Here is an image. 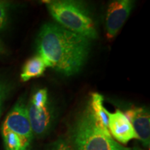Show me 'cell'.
I'll use <instances>...</instances> for the list:
<instances>
[{
    "label": "cell",
    "instance_id": "cell-1",
    "mask_svg": "<svg viewBox=\"0 0 150 150\" xmlns=\"http://www.w3.org/2000/svg\"><path fill=\"white\" fill-rule=\"evenodd\" d=\"M36 43L38 54L42 56L47 67L66 76L81 70L91 49V40L53 23L42 26Z\"/></svg>",
    "mask_w": 150,
    "mask_h": 150
},
{
    "label": "cell",
    "instance_id": "cell-2",
    "mask_svg": "<svg viewBox=\"0 0 150 150\" xmlns=\"http://www.w3.org/2000/svg\"><path fill=\"white\" fill-rule=\"evenodd\" d=\"M70 141L74 150H131L118 143L110 133L101 128L89 106L73 125Z\"/></svg>",
    "mask_w": 150,
    "mask_h": 150
},
{
    "label": "cell",
    "instance_id": "cell-3",
    "mask_svg": "<svg viewBox=\"0 0 150 150\" xmlns=\"http://www.w3.org/2000/svg\"><path fill=\"white\" fill-rule=\"evenodd\" d=\"M45 4L50 13L60 26L89 40L97 38L93 20L81 4L67 0L48 1Z\"/></svg>",
    "mask_w": 150,
    "mask_h": 150
},
{
    "label": "cell",
    "instance_id": "cell-4",
    "mask_svg": "<svg viewBox=\"0 0 150 150\" xmlns=\"http://www.w3.org/2000/svg\"><path fill=\"white\" fill-rule=\"evenodd\" d=\"M134 3L130 0H117L108 5L106 14V35L108 40H112L125 23Z\"/></svg>",
    "mask_w": 150,
    "mask_h": 150
},
{
    "label": "cell",
    "instance_id": "cell-5",
    "mask_svg": "<svg viewBox=\"0 0 150 150\" xmlns=\"http://www.w3.org/2000/svg\"><path fill=\"white\" fill-rule=\"evenodd\" d=\"M1 129H6L31 142L33 134L27 114V105L22 99L13 107L4 122Z\"/></svg>",
    "mask_w": 150,
    "mask_h": 150
},
{
    "label": "cell",
    "instance_id": "cell-6",
    "mask_svg": "<svg viewBox=\"0 0 150 150\" xmlns=\"http://www.w3.org/2000/svg\"><path fill=\"white\" fill-rule=\"evenodd\" d=\"M108 130L111 136L122 144L128 143L132 139H138L134 127L122 111L117 109L114 112L108 111Z\"/></svg>",
    "mask_w": 150,
    "mask_h": 150
},
{
    "label": "cell",
    "instance_id": "cell-7",
    "mask_svg": "<svg viewBox=\"0 0 150 150\" xmlns=\"http://www.w3.org/2000/svg\"><path fill=\"white\" fill-rule=\"evenodd\" d=\"M125 115L134 127L138 139L144 147H147L150 143V115L147 108L132 107L128 109Z\"/></svg>",
    "mask_w": 150,
    "mask_h": 150
},
{
    "label": "cell",
    "instance_id": "cell-8",
    "mask_svg": "<svg viewBox=\"0 0 150 150\" xmlns=\"http://www.w3.org/2000/svg\"><path fill=\"white\" fill-rule=\"evenodd\" d=\"M27 108L33 134L38 137L47 134L53 120V114L50 106L47 104L45 107L38 108L29 102Z\"/></svg>",
    "mask_w": 150,
    "mask_h": 150
},
{
    "label": "cell",
    "instance_id": "cell-9",
    "mask_svg": "<svg viewBox=\"0 0 150 150\" xmlns=\"http://www.w3.org/2000/svg\"><path fill=\"white\" fill-rule=\"evenodd\" d=\"M88 106L101 128L106 132L110 133L108 130V110L104 106V97L102 95L97 93L92 94Z\"/></svg>",
    "mask_w": 150,
    "mask_h": 150
},
{
    "label": "cell",
    "instance_id": "cell-10",
    "mask_svg": "<svg viewBox=\"0 0 150 150\" xmlns=\"http://www.w3.org/2000/svg\"><path fill=\"white\" fill-rule=\"evenodd\" d=\"M47 67V65L42 56L37 54L25 63L20 74L21 80L27 81L33 78L39 77L44 74Z\"/></svg>",
    "mask_w": 150,
    "mask_h": 150
},
{
    "label": "cell",
    "instance_id": "cell-11",
    "mask_svg": "<svg viewBox=\"0 0 150 150\" xmlns=\"http://www.w3.org/2000/svg\"><path fill=\"white\" fill-rule=\"evenodd\" d=\"M6 150H29L31 142L12 131L1 129Z\"/></svg>",
    "mask_w": 150,
    "mask_h": 150
},
{
    "label": "cell",
    "instance_id": "cell-12",
    "mask_svg": "<svg viewBox=\"0 0 150 150\" xmlns=\"http://www.w3.org/2000/svg\"><path fill=\"white\" fill-rule=\"evenodd\" d=\"M47 91L46 89H40L33 95L30 102L38 108H42L47 104Z\"/></svg>",
    "mask_w": 150,
    "mask_h": 150
},
{
    "label": "cell",
    "instance_id": "cell-13",
    "mask_svg": "<svg viewBox=\"0 0 150 150\" xmlns=\"http://www.w3.org/2000/svg\"><path fill=\"white\" fill-rule=\"evenodd\" d=\"M47 150H73L70 142L63 138H59L54 142Z\"/></svg>",
    "mask_w": 150,
    "mask_h": 150
},
{
    "label": "cell",
    "instance_id": "cell-14",
    "mask_svg": "<svg viewBox=\"0 0 150 150\" xmlns=\"http://www.w3.org/2000/svg\"><path fill=\"white\" fill-rule=\"evenodd\" d=\"M9 4L6 1H0V31L4 29L7 22V13Z\"/></svg>",
    "mask_w": 150,
    "mask_h": 150
},
{
    "label": "cell",
    "instance_id": "cell-15",
    "mask_svg": "<svg viewBox=\"0 0 150 150\" xmlns=\"http://www.w3.org/2000/svg\"><path fill=\"white\" fill-rule=\"evenodd\" d=\"M8 87L1 80H0V117L3 111V106L8 93Z\"/></svg>",
    "mask_w": 150,
    "mask_h": 150
},
{
    "label": "cell",
    "instance_id": "cell-16",
    "mask_svg": "<svg viewBox=\"0 0 150 150\" xmlns=\"http://www.w3.org/2000/svg\"><path fill=\"white\" fill-rule=\"evenodd\" d=\"M4 52H5L4 47L1 41L0 40V54H4Z\"/></svg>",
    "mask_w": 150,
    "mask_h": 150
},
{
    "label": "cell",
    "instance_id": "cell-17",
    "mask_svg": "<svg viewBox=\"0 0 150 150\" xmlns=\"http://www.w3.org/2000/svg\"><path fill=\"white\" fill-rule=\"evenodd\" d=\"M133 150H143V149H140V148L138 147H134V149H133Z\"/></svg>",
    "mask_w": 150,
    "mask_h": 150
}]
</instances>
